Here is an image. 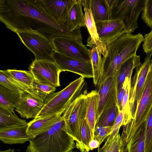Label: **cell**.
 Wrapping results in <instances>:
<instances>
[{
	"label": "cell",
	"mask_w": 152,
	"mask_h": 152,
	"mask_svg": "<svg viewBox=\"0 0 152 152\" xmlns=\"http://www.w3.org/2000/svg\"><path fill=\"white\" fill-rule=\"evenodd\" d=\"M0 21L12 31L37 32L51 41L63 37L82 41L80 27L68 23H57L38 0H1Z\"/></svg>",
	"instance_id": "obj_1"
},
{
	"label": "cell",
	"mask_w": 152,
	"mask_h": 152,
	"mask_svg": "<svg viewBox=\"0 0 152 152\" xmlns=\"http://www.w3.org/2000/svg\"><path fill=\"white\" fill-rule=\"evenodd\" d=\"M144 40L143 36L140 33L134 35L126 33L107 46L106 54L102 58L100 83L107 78L117 75L123 65L136 55Z\"/></svg>",
	"instance_id": "obj_2"
},
{
	"label": "cell",
	"mask_w": 152,
	"mask_h": 152,
	"mask_svg": "<svg viewBox=\"0 0 152 152\" xmlns=\"http://www.w3.org/2000/svg\"><path fill=\"white\" fill-rule=\"evenodd\" d=\"M27 152H71L76 147L62 117L48 130L31 139Z\"/></svg>",
	"instance_id": "obj_3"
},
{
	"label": "cell",
	"mask_w": 152,
	"mask_h": 152,
	"mask_svg": "<svg viewBox=\"0 0 152 152\" xmlns=\"http://www.w3.org/2000/svg\"><path fill=\"white\" fill-rule=\"evenodd\" d=\"M84 82V78L81 76L70 83L61 91L49 95L35 118L52 115H61L69 105L80 95Z\"/></svg>",
	"instance_id": "obj_4"
},
{
	"label": "cell",
	"mask_w": 152,
	"mask_h": 152,
	"mask_svg": "<svg viewBox=\"0 0 152 152\" xmlns=\"http://www.w3.org/2000/svg\"><path fill=\"white\" fill-rule=\"evenodd\" d=\"M110 20H119L126 34H132L138 27L137 20L143 10L145 0H108Z\"/></svg>",
	"instance_id": "obj_5"
},
{
	"label": "cell",
	"mask_w": 152,
	"mask_h": 152,
	"mask_svg": "<svg viewBox=\"0 0 152 152\" xmlns=\"http://www.w3.org/2000/svg\"><path fill=\"white\" fill-rule=\"evenodd\" d=\"M152 107V64L149 69L140 98L134 120L124 126L121 137L126 145L144 122Z\"/></svg>",
	"instance_id": "obj_6"
},
{
	"label": "cell",
	"mask_w": 152,
	"mask_h": 152,
	"mask_svg": "<svg viewBox=\"0 0 152 152\" xmlns=\"http://www.w3.org/2000/svg\"><path fill=\"white\" fill-rule=\"evenodd\" d=\"M86 94H80L68 107L62 117L66 131L76 141L78 149L81 143V130L85 119L86 103Z\"/></svg>",
	"instance_id": "obj_7"
},
{
	"label": "cell",
	"mask_w": 152,
	"mask_h": 152,
	"mask_svg": "<svg viewBox=\"0 0 152 152\" xmlns=\"http://www.w3.org/2000/svg\"><path fill=\"white\" fill-rule=\"evenodd\" d=\"M20 41L31 51L36 60L55 62V49L51 40L36 32L24 31L16 33Z\"/></svg>",
	"instance_id": "obj_8"
},
{
	"label": "cell",
	"mask_w": 152,
	"mask_h": 152,
	"mask_svg": "<svg viewBox=\"0 0 152 152\" xmlns=\"http://www.w3.org/2000/svg\"><path fill=\"white\" fill-rule=\"evenodd\" d=\"M152 51L147 54L143 63L137 66L133 77L131 79L129 93L130 111L134 120L149 69L152 64Z\"/></svg>",
	"instance_id": "obj_9"
},
{
	"label": "cell",
	"mask_w": 152,
	"mask_h": 152,
	"mask_svg": "<svg viewBox=\"0 0 152 152\" xmlns=\"http://www.w3.org/2000/svg\"><path fill=\"white\" fill-rule=\"evenodd\" d=\"M29 71L35 80L39 82L56 87L60 86L59 75L61 72L55 62L35 59Z\"/></svg>",
	"instance_id": "obj_10"
},
{
	"label": "cell",
	"mask_w": 152,
	"mask_h": 152,
	"mask_svg": "<svg viewBox=\"0 0 152 152\" xmlns=\"http://www.w3.org/2000/svg\"><path fill=\"white\" fill-rule=\"evenodd\" d=\"M51 41L55 51L74 58L91 61L90 50L82 42L63 37H54Z\"/></svg>",
	"instance_id": "obj_11"
},
{
	"label": "cell",
	"mask_w": 152,
	"mask_h": 152,
	"mask_svg": "<svg viewBox=\"0 0 152 152\" xmlns=\"http://www.w3.org/2000/svg\"><path fill=\"white\" fill-rule=\"evenodd\" d=\"M117 77L116 75L107 78L100 83L97 88L96 122L105 110L118 103Z\"/></svg>",
	"instance_id": "obj_12"
},
{
	"label": "cell",
	"mask_w": 152,
	"mask_h": 152,
	"mask_svg": "<svg viewBox=\"0 0 152 152\" xmlns=\"http://www.w3.org/2000/svg\"><path fill=\"white\" fill-rule=\"evenodd\" d=\"M55 62L61 72L67 71L76 73L83 77L93 78L92 66L91 61H86L67 56L55 51Z\"/></svg>",
	"instance_id": "obj_13"
},
{
	"label": "cell",
	"mask_w": 152,
	"mask_h": 152,
	"mask_svg": "<svg viewBox=\"0 0 152 152\" xmlns=\"http://www.w3.org/2000/svg\"><path fill=\"white\" fill-rule=\"evenodd\" d=\"M77 0H38L40 5L58 23L64 24L67 21L69 13Z\"/></svg>",
	"instance_id": "obj_14"
},
{
	"label": "cell",
	"mask_w": 152,
	"mask_h": 152,
	"mask_svg": "<svg viewBox=\"0 0 152 152\" xmlns=\"http://www.w3.org/2000/svg\"><path fill=\"white\" fill-rule=\"evenodd\" d=\"M100 41L107 46L126 34L124 26L119 20H109L95 22Z\"/></svg>",
	"instance_id": "obj_15"
},
{
	"label": "cell",
	"mask_w": 152,
	"mask_h": 152,
	"mask_svg": "<svg viewBox=\"0 0 152 152\" xmlns=\"http://www.w3.org/2000/svg\"><path fill=\"white\" fill-rule=\"evenodd\" d=\"M44 104V102L28 93H25L20 96L15 109L23 118H34L42 110Z\"/></svg>",
	"instance_id": "obj_16"
},
{
	"label": "cell",
	"mask_w": 152,
	"mask_h": 152,
	"mask_svg": "<svg viewBox=\"0 0 152 152\" xmlns=\"http://www.w3.org/2000/svg\"><path fill=\"white\" fill-rule=\"evenodd\" d=\"M80 1L84 11L86 26L90 35L88 39L86 46L90 47L94 46H96L101 54L104 56L106 53L107 47L99 40L95 22L86 0H80Z\"/></svg>",
	"instance_id": "obj_17"
},
{
	"label": "cell",
	"mask_w": 152,
	"mask_h": 152,
	"mask_svg": "<svg viewBox=\"0 0 152 152\" xmlns=\"http://www.w3.org/2000/svg\"><path fill=\"white\" fill-rule=\"evenodd\" d=\"M28 124L26 125L0 128V140L9 144H22L31 139L27 133Z\"/></svg>",
	"instance_id": "obj_18"
},
{
	"label": "cell",
	"mask_w": 152,
	"mask_h": 152,
	"mask_svg": "<svg viewBox=\"0 0 152 152\" xmlns=\"http://www.w3.org/2000/svg\"><path fill=\"white\" fill-rule=\"evenodd\" d=\"M62 116L52 115L34 118L28 123L27 133L31 139L48 130Z\"/></svg>",
	"instance_id": "obj_19"
},
{
	"label": "cell",
	"mask_w": 152,
	"mask_h": 152,
	"mask_svg": "<svg viewBox=\"0 0 152 152\" xmlns=\"http://www.w3.org/2000/svg\"><path fill=\"white\" fill-rule=\"evenodd\" d=\"M95 22L110 19L108 0H86Z\"/></svg>",
	"instance_id": "obj_20"
},
{
	"label": "cell",
	"mask_w": 152,
	"mask_h": 152,
	"mask_svg": "<svg viewBox=\"0 0 152 152\" xmlns=\"http://www.w3.org/2000/svg\"><path fill=\"white\" fill-rule=\"evenodd\" d=\"M98 96L96 90L92 91L86 94V109L85 118L90 129L92 140L94 139V132L96 123Z\"/></svg>",
	"instance_id": "obj_21"
},
{
	"label": "cell",
	"mask_w": 152,
	"mask_h": 152,
	"mask_svg": "<svg viewBox=\"0 0 152 152\" xmlns=\"http://www.w3.org/2000/svg\"><path fill=\"white\" fill-rule=\"evenodd\" d=\"M145 121L126 144L124 152H145Z\"/></svg>",
	"instance_id": "obj_22"
},
{
	"label": "cell",
	"mask_w": 152,
	"mask_h": 152,
	"mask_svg": "<svg viewBox=\"0 0 152 152\" xmlns=\"http://www.w3.org/2000/svg\"><path fill=\"white\" fill-rule=\"evenodd\" d=\"M0 85L20 96L25 93L31 95L30 90L12 77L8 73L7 70L0 71Z\"/></svg>",
	"instance_id": "obj_23"
},
{
	"label": "cell",
	"mask_w": 152,
	"mask_h": 152,
	"mask_svg": "<svg viewBox=\"0 0 152 152\" xmlns=\"http://www.w3.org/2000/svg\"><path fill=\"white\" fill-rule=\"evenodd\" d=\"M141 63L140 56L136 55L129 59L121 66L117 75V93L122 88L126 78L132 75L134 69Z\"/></svg>",
	"instance_id": "obj_24"
},
{
	"label": "cell",
	"mask_w": 152,
	"mask_h": 152,
	"mask_svg": "<svg viewBox=\"0 0 152 152\" xmlns=\"http://www.w3.org/2000/svg\"><path fill=\"white\" fill-rule=\"evenodd\" d=\"M28 123L25 120L19 118L14 111L0 108V128L23 126Z\"/></svg>",
	"instance_id": "obj_25"
},
{
	"label": "cell",
	"mask_w": 152,
	"mask_h": 152,
	"mask_svg": "<svg viewBox=\"0 0 152 152\" xmlns=\"http://www.w3.org/2000/svg\"><path fill=\"white\" fill-rule=\"evenodd\" d=\"M90 58L93 72V82L95 86L99 87L102 77V58L101 54L95 46L91 47Z\"/></svg>",
	"instance_id": "obj_26"
},
{
	"label": "cell",
	"mask_w": 152,
	"mask_h": 152,
	"mask_svg": "<svg viewBox=\"0 0 152 152\" xmlns=\"http://www.w3.org/2000/svg\"><path fill=\"white\" fill-rule=\"evenodd\" d=\"M20 97L19 96L0 85V108L14 111Z\"/></svg>",
	"instance_id": "obj_27"
},
{
	"label": "cell",
	"mask_w": 152,
	"mask_h": 152,
	"mask_svg": "<svg viewBox=\"0 0 152 152\" xmlns=\"http://www.w3.org/2000/svg\"><path fill=\"white\" fill-rule=\"evenodd\" d=\"M120 110L118 103H115L105 110L97 121L95 126H113Z\"/></svg>",
	"instance_id": "obj_28"
},
{
	"label": "cell",
	"mask_w": 152,
	"mask_h": 152,
	"mask_svg": "<svg viewBox=\"0 0 152 152\" xmlns=\"http://www.w3.org/2000/svg\"><path fill=\"white\" fill-rule=\"evenodd\" d=\"M82 6L80 0H77L69 10L67 21L68 23L80 27H86Z\"/></svg>",
	"instance_id": "obj_29"
},
{
	"label": "cell",
	"mask_w": 152,
	"mask_h": 152,
	"mask_svg": "<svg viewBox=\"0 0 152 152\" xmlns=\"http://www.w3.org/2000/svg\"><path fill=\"white\" fill-rule=\"evenodd\" d=\"M56 87L41 83L35 80L33 88L30 90L31 95L44 102L47 97L55 92Z\"/></svg>",
	"instance_id": "obj_30"
},
{
	"label": "cell",
	"mask_w": 152,
	"mask_h": 152,
	"mask_svg": "<svg viewBox=\"0 0 152 152\" xmlns=\"http://www.w3.org/2000/svg\"><path fill=\"white\" fill-rule=\"evenodd\" d=\"M10 75L30 90L33 88L34 78L29 71L7 69Z\"/></svg>",
	"instance_id": "obj_31"
},
{
	"label": "cell",
	"mask_w": 152,
	"mask_h": 152,
	"mask_svg": "<svg viewBox=\"0 0 152 152\" xmlns=\"http://www.w3.org/2000/svg\"><path fill=\"white\" fill-rule=\"evenodd\" d=\"M92 140L91 132L86 118L81 128V143L78 148L81 152H89V143Z\"/></svg>",
	"instance_id": "obj_32"
},
{
	"label": "cell",
	"mask_w": 152,
	"mask_h": 152,
	"mask_svg": "<svg viewBox=\"0 0 152 152\" xmlns=\"http://www.w3.org/2000/svg\"><path fill=\"white\" fill-rule=\"evenodd\" d=\"M145 152H150L152 147V107L145 121Z\"/></svg>",
	"instance_id": "obj_33"
},
{
	"label": "cell",
	"mask_w": 152,
	"mask_h": 152,
	"mask_svg": "<svg viewBox=\"0 0 152 152\" xmlns=\"http://www.w3.org/2000/svg\"><path fill=\"white\" fill-rule=\"evenodd\" d=\"M130 89V83L128 86L126 92L123 99L121 105V110L124 116L123 126H124L131 120H133L132 116L129 103V93Z\"/></svg>",
	"instance_id": "obj_34"
},
{
	"label": "cell",
	"mask_w": 152,
	"mask_h": 152,
	"mask_svg": "<svg viewBox=\"0 0 152 152\" xmlns=\"http://www.w3.org/2000/svg\"><path fill=\"white\" fill-rule=\"evenodd\" d=\"M141 18L148 27L152 28V0H145Z\"/></svg>",
	"instance_id": "obj_35"
},
{
	"label": "cell",
	"mask_w": 152,
	"mask_h": 152,
	"mask_svg": "<svg viewBox=\"0 0 152 152\" xmlns=\"http://www.w3.org/2000/svg\"><path fill=\"white\" fill-rule=\"evenodd\" d=\"M113 126H95L94 132V139L98 141L100 144L111 134Z\"/></svg>",
	"instance_id": "obj_36"
},
{
	"label": "cell",
	"mask_w": 152,
	"mask_h": 152,
	"mask_svg": "<svg viewBox=\"0 0 152 152\" xmlns=\"http://www.w3.org/2000/svg\"><path fill=\"white\" fill-rule=\"evenodd\" d=\"M131 75L127 77L125 80L121 90L117 93V99L118 106L119 110H121V105L122 100L125 94L128 86L130 82L131 77Z\"/></svg>",
	"instance_id": "obj_37"
},
{
	"label": "cell",
	"mask_w": 152,
	"mask_h": 152,
	"mask_svg": "<svg viewBox=\"0 0 152 152\" xmlns=\"http://www.w3.org/2000/svg\"><path fill=\"white\" fill-rule=\"evenodd\" d=\"M120 137L119 133L117 134L110 143L106 144L105 143L101 148H98V152H112Z\"/></svg>",
	"instance_id": "obj_38"
},
{
	"label": "cell",
	"mask_w": 152,
	"mask_h": 152,
	"mask_svg": "<svg viewBox=\"0 0 152 152\" xmlns=\"http://www.w3.org/2000/svg\"><path fill=\"white\" fill-rule=\"evenodd\" d=\"M144 40L142 45L144 52L146 54L152 51V30L143 36Z\"/></svg>",
	"instance_id": "obj_39"
},
{
	"label": "cell",
	"mask_w": 152,
	"mask_h": 152,
	"mask_svg": "<svg viewBox=\"0 0 152 152\" xmlns=\"http://www.w3.org/2000/svg\"><path fill=\"white\" fill-rule=\"evenodd\" d=\"M124 147L121 137L112 152H124Z\"/></svg>",
	"instance_id": "obj_40"
},
{
	"label": "cell",
	"mask_w": 152,
	"mask_h": 152,
	"mask_svg": "<svg viewBox=\"0 0 152 152\" xmlns=\"http://www.w3.org/2000/svg\"><path fill=\"white\" fill-rule=\"evenodd\" d=\"M100 145L98 141L94 139L91 140L89 143V149L90 150H92L94 149L98 148Z\"/></svg>",
	"instance_id": "obj_41"
},
{
	"label": "cell",
	"mask_w": 152,
	"mask_h": 152,
	"mask_svg": "<svg viewBox=\"0 0 152 152\" xmlns=\"http://www.w3.org/2000/svg\"><path fill=\"white\" fill-rule=\"evenodd\" d=\"M0 152H15V151L13 149H10L6 150L1 151Z\"/></svg>",
	"instance_id": "obj_42"
},
{
	"label": "cell",
	"mask_w": 152,
	"mask_h": 152,
	"mask_svg": "<svg viewBox=\"0 0 152 152\" xmlns=\"http://www.w3.org/2000/svg\"><path fill=\"white\" fill-rule=\"evenodd\" d=\"M150 152H152V147L151 149V151H150Z\"/></svg>",
	"instance_id": "obj_43"
},
{
	"label": "cell",
	"mask_w": 152,
	"mask_h": 152,
	"mask_svg": "<svg viewBox=\"0 0 152 152\" xmlns=\"http://www.w3.org/2000/svg\"><path fill=\"white\" fill-rule=\"evenodd\" d=\"M74 152L72 151V152Z\"/></svg>",
	"instance_id": "obj_44"
}]
</instances>
